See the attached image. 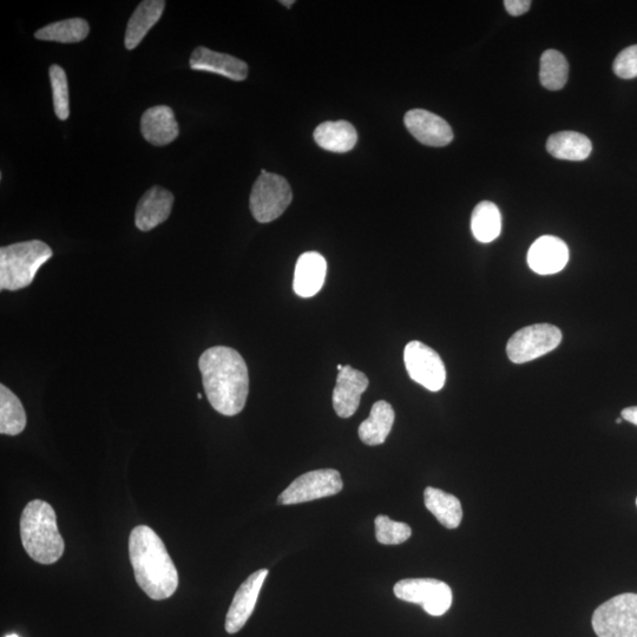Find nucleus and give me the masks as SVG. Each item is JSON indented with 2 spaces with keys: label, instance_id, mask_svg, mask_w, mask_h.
<instances>
[{
  "label": "nucleus",
  "instance_id": "nucleus-17",
  "mask_svg": "<svg viewBox=\"0 0 637 637\" xmlns=\"http://www.w3.org/2000/svg\"><path fill=\"white\" fill-rule=\"evenodd\" d=\"M141 133L144 140L156 147L174 142L180 134V129L173 109L167 105H157L144 111L141 118Z\"/></svg>",
  "mask_w": 637,
  "mask_h": 637
},
{
  "label": "nucleus",
  "instance_id": "nucleus-33",
  "mask_svg": "<svg viewBox=\"0 0 637 637\" xmlns=\"http://www.w3.org/2000/svg\"><path fill=\"white\" fill-rule=\"evenodd\" d=\"M281 4L287 6V8H291L294 2H281Z\"/></svg>",
  "mask_w": 637,
  "mask_h": 637
},
{
  "label": "nucleus",
  "instance_id": "nucleus-8",
  "mask_svg": "<svg viewBox=\"0 0 637 637\" xmlns=\"http://www.w3.org/2000/svg\"><path fill=\"white\" fill-rule=\"evenodd\" d=\"M399 600L419 604L431 616H442L452 606V590L445 582L435 579H407L394 586Z\"/></svg>",
  "mask_w": 637,
  "mask_h": 637
},
{
  "label": "nucleus",
  "instance_id": "nucleus-24",
  "mask_svg": "<svg viewBox=\"0 0 637 637\" xmlns=\"http://www.w3.org/2000/svg\"><path fill=\"white\" fill-rule=\"evenodd\" d=\"M471 231L476 240L483 244H489L501 235L502 215L495 203H478L471 216Z\"/></svg>",
  "mask_w": 637,
  "mask_h": 637
},
{
  "label": "nucleus",
  "instance_id": "nucleus-1",
  "mask_svg": "<svg viewBox=\"0 0 637 637\" xmlns=\"http://www.w3.org/2000/svg\"><path fill=\"white\" fill-rule=\"evenodd\" d=\"M208 402L223 416H236L245 409L249 393L246 361L231 347L216 346L202 353L199 361Z\"/></svg>",
  "mask_w": 637,
  "mask_h": 637
},
{
  "label": "nucleus",
  "instance_id": "nucleus-32",
  "mask_svg": "<svg viewBox=\"0 0 637 637\" xmlns=\"http://www.w3.org/2000/svg\"><path fill=\"white\" fill-rule=\"evenodd\" d=\"M622 419L637 426V406L627 407L621 413Z\"/></svg>",
  "mask_w": 637,
  "mask_h": 637
},
{
  "label": "nucleus",
  "instance_id": "nucleus-7",
  "mask_svg": "<svg viewBox=\"0 0 637 637\" xmlns=\"http://www.w3.org/2000/svg\"><path fill=\"white\" fill-rule=\"evenodd\" d=\"M561 341L562 332L556 326L537 324L524 327L508 341V357L515 364L529 363L554 351Z\"/></svg>",
  "mask_w": 637,
  "mask_h": 637
},
{
  "label": "nucleus",
  "instance_id": "nucleus-3",
  "mask_svg": "<svg viewBox=\"0 0 637 637\" xmlns=\"http://www.w3.org/2000/svg\"><path fill=\"white\" fill-rule=\"evenodd\" d=\"M23 547L37 563H56L64 554L65 544L57 527V516L48 502L35 499L23 510L21 518Z\"/></svg>",
  "mask_w": 637,
  "mask_h": 637
},
{
  "label": "nucleus",
  "instance_id": "nucleus-18",
  "mask_svg": "<svg viewBox=\"0 0 637 637\" xmlns=\"http://www.w3.org/2000/svg\"><path fill=\"white\" fill-rule=\"evenodd\" d=\"M327 262L317 252H307L300 256L295 266L293 288L301 298H312L325 284Z\"/></svg>",
  "mask_w": 637,
  "mask_h": 637
},
{
  "label": "nucleus",
  "instance_id": "nucleus-25",
  "mask_svg": "<svg viewBox=\"0 0 637 637\" xmlns=\"http://www.w3.org/2000/svg\"><path fill=\"white\" fill-rule=\"evenodd\" d=\"M26 428V413L21 400L4 384L0 385V433L17 436Z\"/></svg>",
  "mask_w": 637,
  "mask_h": 637
},
{
  "label": "nucleus",
  "instance_id": "nucleus-2",
  "mask_svg": "<svg viewBox=\"0 0 637 637\" xmlns=\"http://www.w3.org/2000/svg\"><path fill=\"white\" fill-rule=\"evenodd\" d=\"M129 556L135 580L151 600L169 599L179 587V574L166 545L147 525H139L129 537Z\"/></svg>",
  "mask_w": 637,
  "mask_h": 637
},
{
  "label": "nucleus",
  "instance_id": "nucleus-27",
  "mask_svg": "<svg viewBox=\"0 0 637 637\" xmlns=\"http://www.w3.org/2000/svg\"><path fill=\"white\" fill-rule=\"evenodd\" d=\"M569 65L560 51L547 50L541 57L540 80L545 89L561 90L567 84Z\"/></svg>",
  "mask_w": 637,
  "mask_h": 637
},
{
  "label": "nucleus",
  "instance_id": "nucleus-16",
  "mask_svg": "<svg viewBox=\"0 0 637 637\" xmlns=\"http://www.w3.org/2000/svg\"><path fill=\"white\" fill-rule=\"evenodd\" d=\"M174 195L159 186L150 188L137 205L135 225L141 232H150L168 220L174 205Z\"/></svg>",
  "mask_w": 637,
  "mask_h": 637
},
{
  "label": "nucleus",
  "instance_id": "nucleus-29",
  "mask_svg": "<svg viewBox=\"0 0 637 637\" xmlns=\"http://www.w3.org/2000/svg\"><path fill=\"white\" fill-rule=\"evenodd\" d=\"M376 537L380 544L398 545L406 542L412 535L409 524L392 521L390 517L379 515L374 521Z\"/></svg>",
  "mask_w": 637,
  "mask_h": 637
},
{
  "label": "nucleus",
  "instance_id": "nucleus-37",
  "mask_svg": "<svg viewBox=\"0 0 637 637\" xmlns=\"http://www.w3.org/2000/svg\"><path fill=\"white\" fill-rule=\"evenodd\" d=\"M197 398L201 399L202 398V394H197Z\"/></svg>",
  "mask_w": 637,
  "mask_h": 637
},
{
  "label": "nucleus",
  "instance_id": "nucleus-10",
  "mask_svg": "<svg viewBox=\"0 0 637 637\" xmlns=\"http://www.w3.org/2000/svg\"><path fill=\"white\" fill-rule=\"evenodd\" d=\"M407 372L412 380L431 392L441 391L446 382V370L441 356L431 347L411 341L404 351Z\"/></svg>",
  "mask_w": 637,
  "mask_h": 637
},
{
  "label": "nucleus",
  "instance_id": "nucleus-4",
  "mask_svg": "<svg viewBox=\"0 0 637 637\" xmlns=\"http://www.w3.org/2000/svg\"><path fill=\"white\" fill-rule=\"evenodd\" d=\"M52 255V249L39 240L0 248V290L19 291L30 286Z\"/></svg>",
  "mask_w": 637,
  "mask_h": 637
},
{
  "label": "nucleus",
  "instance_id": "nucleus-14",
  "mask_svg": "<svg viewBox=\"0 0 637 637\" xmlns=\"http://www.w3.org/2000/svg\"><path fill=\"white\" fill-rule=\"evenodd\" d=\"M568 261L569 248L566 242L556 236H542L534 242L528 252L529 267L541 275L561 272Z\"/></svg>",
  "mask_w": 637,
  "mask_h": 637
},
{
  "label": "nucleus",
  "instance_id": "nucleus-36",
  "mask_svg": "<svg viewBox=\"0 0 637 637\" xmlns=\"http://www.w3.org/2000/svg\"><path fill=\"white\" fill-rule=\"evenodd\" d=\"M6 637H19V636H18V635H16V634H10V635H8V636H6Z\"/></svg>",
  "mask_w": 637,
  "mask_h": 637
},
{
  "label": "nucleus",
  "instance_id": "nucleus-6",
  "mask_svg": "<svg viewBox=\"0 0 637 637\" xmlns=\"http://www.w3.org/2000/svg\"><path fill=\"white\" fill-rule=\"evenodd\" d=\"M292 199V189L285 177L267 173L255 181L249 208L256 221L269 223L285 213Z\"/></svg>",
  "mask_w": 637,
  "mask_h": 637
},
{
  "label": "nucleus",
  "instance_id": "nucleus-34",
  "mask_svg": "<svg viewBox=\"0 0 637 637\" xmlns=\"http://www.w3.org/2000/svg\"><path fill=\"white\" fill-rule=\"evenodd\" d=\"M343 369H344V366H343V365H338V371H339V372H340V371H343Z\"/></svg>",
  "mask_w": 637,
  "mask_h": 637
},
{
  "label": "nucleus",
  "instance_id": "nucleus-5",
  "mask_svg": "<svg viewBox=\"0 0 637 637\" xmlns=\"http://www.w3.org/2000/svg\"><path fill=\"white\" fill-rule=\"evenodd\" d=\"M593 628L599 637H637V594L617 595L601 604Z\"/></svg>",
  "mask_w": 637,
  "mask_h": 637
},
{
  "label": "nucleus",
  "instance_id": "nucleus-31",
  "mask_svg": "<svg viewBox=\"0 0 637 637\" xmlns=\"http://www.w3.org/2000/svg\"><path fill=\"white\" fill-rule=\"evenodd\" d=\"M530 5V0H505L504 2L505 9L511 16L515 17L522 16L525 12H528Z\"/></svg>",
  "mask_w": 637,
  "mask_h": 637
},
{
  "label": "nucleus",
  "instance_id": "nucleus-13",
  "mask_svg": "<svg viewBox=\"0 0 637 637\" xmlns=\"http://www.w3.org/2000/svg\"><path fill=\"white\" fill-rule=\"evenodd\" d=\"M366 374L354 370L350 365L344 366L337 378V385L333 391L334 411L340 418H350L357 412L361 396L369 387Z\"/></svg>",
  "mask_w": 637,
  "mask_h": 637
},
{
  "label": "nucleus",
  "instance_id": "nucleus-30",
  "mask_svg": "<svg viewBox=\"0 0 637 637\" xmlns=\"http://www.w3.org/2000/svg\"><path fill=\"white\" fill-rule=\"evenodd\" d=\"M613 70L622 80L637 77V44L620 52L613 64Z\"/></svg>",
  "mask_w": 637,
  "mask_h": 637
},
{
  "label": "nucleus",
  "instance_id": "nucleus-23",
  "mask_svg": "<svg viewBox=\"0 0 637 637\" xmlns=\"http://www.w3.org/2000/svg\"><path fill=\"white\" fill-rule=\"evenodd\" d=\"M547 150L558 160L583 161L588 159L593 144L587 136L576 131H562L549 137Z\"/></svg>",
  "mask_w": 637,
  "mask_h": 637
},
{
  "label": "nucleus",
  "instance_id": "nucleus-22",
  "mask_svg": "<svg viewBox=\"0 0 637 637\" xmlns=\"http://www.w3.org/2000/svg\"><path fill=\"white\" fill-rule=\"evenodd\" d=\"M425 507L439 523L448 529H456L463 520L462 504L456 496L446 494L441 489L426 488L424 491Z\"/></svg>",
  "mask_w": 637,
  "mask_h": 637
},
{
  "label": "nucleus",
  "instance_id": "nucleus-21",
  "mask_svg": "<svg viewBox=\"0 0 637 637\" xmlns=\"http://www.w3.org/2000/svg\"><path fill=\"white\" fill-rule=\"evenodd\" d=\"M314 140L332 153H347L356 147L358 134L350 122H325L315 129Z\"/></svg>",
  "mask_w": 637,
  "mask_h": 637
},
{
  "label": "nucleus",
  "instance_id": "nucleus-9",
  "mask_svg": "<svg viewBox=\"0 0 637 637\" xmlns=\"http://www.w3.org/2000/svg\"><path fill=\"white\" fill-rule=\"evenodd\" d=\"M344 488L340 472L333 469H321L307 472L295 479L279 496L281 505H293L315 501L339 494Z\"/></svg>",
  "mask_w": 637,
  "mask_h": 637
},
{
  "label": "nucleus",
  "instance_id": "nucleus-20",
  "mask_svg": "<svg viewBox=\"0 0 637 637\" xmlns=\"http://www.w3.org/2000/svg\"><path fill=\"white\" fill-rule=\"evenodd\" d=\"M394 410L385 400L374 403L370 417L359 426L360 441L366 445L377 446L384 444L393 428Z\"/></svg>",
  "mask_w": 637,
  "mask_h": 637
},
{
  "label": "nucleus",
  "instance_id": "nucleus-19",
  "mask_svg": "<svg viewBox=\"0 0 637 637\" xmlns=\"http://www.w3.org/2000/svg\"><path fill=\"white\" fill-rule=\"evenodd\" d=\"M166 2L163 0H144L130 17L124 45L128 50L139 47L153 26L160 21Z\"/></svg>",
  "mask_w": 637,
  "mask_h": 637
},
{
  "label": "nucleus",
  "instance_id": "nucleus-15",
  "mask_svg": "<svg viewBox=\"0 0 637 637\" xmlns=\"http://www.w3.org/2000/svg\"><path fill=\"white\" fill-rule=\"evenodd\" d=\"M189 65L195 71L221 75L235 82L245 81L248 76V65L244 61L205 47L193 51Z\"/></svg>",
  "mask_w": 637,
  "mask_h": 637
},
{
  "label": "nucleus",
  "instance_id": "nucleus-12",
  "mask_svg": "<svg viewBox=\"0 0 637 637\" xmlns=\"http://www.w3.org/2000/svg\"><path fill=\"white\" fill-rule=\"evenodd\" d=\"M405 126L413 137L429 147H445L453 140L449 123L436 114L423 109H413L405 115Z\"/></svg>",
  "mask_w": 637,
  "mask_h": 637
},
{
  "label": "nucleus",
  "instance_id": "nucleus-38",
  "mask_svg": "<svg viewBox=\"0 0 637 637\" xmlns=\"http://www.w3.org/2000/svg\"><path fill=\"white\" fill-rule=\"evenodd\" d=\"M636 505H637V499H636Z\"/></svg>",
  "mask_w": 637,
  "mask_h": 637
},
{
  "label": "nucleus",
  "instance_id": "nucleus-28",
  "mask_svg": "<svg viewBox=\"0 0 637 637\" xmlns=\"http://www.w3.org/2000/svg\"><path fill=\"white\" fill-rule=\"evenodd\" d=\"M55 113L58 120L67 121L70 115L68 77L59 65H51L49 70Z\"/></svg>",
  "mask_w": 637,
  "mask_h": 637
},
{
  "label": "nucleus",
  "instance_id": "nucleus-26",
  "mask_svg": "<svg viewBox=\"0 0 637 637\" xmlns=\"http://www.w3.org/2000/svg\"><path fill=\"white\" fill-rule=\"evenodd\" d=\"M89 32L90 26L85 19L71 18L44 26V28L36 32L35 37L39 41L70 44L84 41Z\"/></svg>",
  "mask_w": 637,
  "mask_h": 637
},
{
  "label": "nucleus",
  "instance_id": "nucleus-35",
  "mask_svg": "<svg viewBox=\"0 0 637 637\" xmlns=\"http://www.w3.org/2000/svg\"><path fill=\"white\" fill-rule=\"evenodd\" d=\"M621 422H622V418H617V419H616V423H617V424H621Z\"/></svg>",
  "mask_w": 637,
  "mask_h": 637
},
{
  "label": "nucleus",
  "instance_id": "nucleus-11",
  "mask_svg": "<svg viewBox=\"0 0 637 637\" xmlns=\"http://www.w3.org/2000/svg\"><path fill=\"white\" fill-rule=\"evenodd\" d=\"M268 574V569L255 571V573L241 584L239 590L236 591L226 616L225 628L228 634H236L245 627L249 617H251L254 612L260 591L262 586H264Z\"/></svg>",
  "mask_w": 637,
  "mask_h": 637
}]
</instances>
